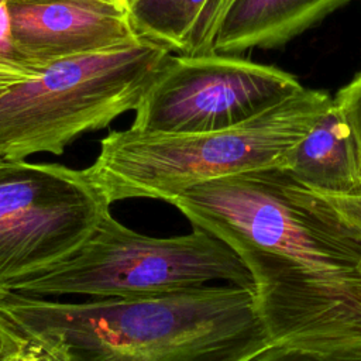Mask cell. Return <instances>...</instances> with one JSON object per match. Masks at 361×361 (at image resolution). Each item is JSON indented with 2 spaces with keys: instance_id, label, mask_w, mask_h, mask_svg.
<instances>
[{
  "instance_id": "6da1fadb",
  "label": "cell",
  "mask_w": 361,
  "mask_h": 361,
  "mask_svg": "<svg viewBox=\"0 0 361 361\" xmlns=\"http://www.w3.org/2000/svg\"><path fill=\"white\" fill-rule=\"evenodd\" d=\"M241 259L272 343L361 344V230L281 169L192 185L168 202Z\"/></svg>"
},
{
  "instance_id": "7a4b0ae2",
  "label": "cell",
  "mask_w": 361,
  "mask_h": 361,
  "mask_svg": "<svg viewBox=\"0 0 361 361\" xmlns=\"http://www.w3.org/2000/svg\"><path fill=\"white\" fill-rule=\"evenodd\" d=\"M0 316L48 361H244L271 343L252 288L63 302L0 295Z\"/></svg>"
},
{
  "instance_id": "3957f363",
  "label": "cell",
  "mask_w": 361,
  "mask_h": 361,
  "mask_svg": "<svg viewBox=\"0 0 361 361\" xmlns=\"http://www.w3.org/2000/svg\"><path fill=\"white\" fill-rule=\"evenodd\" d=\"M333 97L302 89L285 102L235 126L206 133L110 131L85 168L110 204L126 199L169 202L203 180L254 171L282 169Z\"/></svg>"
},
{
  "instance_id": "277c9868",
  "label": "cell",
  "mask_w": 361,
  "mask_h": 361,
  "mask_svg": "<svg viewBox=\"0 0 361 361\" xmlns=\"http://www.w3.org/2000/svg\"><path fill=\"white\" fill-rule=\"evenodd\" d=\"M171 54L138 35L48 63L0 96V152L10 161L39 152L62 155L80 135L134 111Z\"/></svg>"
},
{
  "instance_id": "5b68a950",
  "label": "cell",
  "mask_w": 361,
  "mask_h": 361,
  "mask_svg": "<svg viewBox=\"0 0 361 361\" xmlns=\"http://www.w3.org/2000/svg\"><path fill=\"white\" fill-rule=\"evenodd\" d=\"M226 282L254 288L250 272L223 241L193 227L189 234L151 237L109 212L72 255L8 286L7 292L87 299L145 298Z\"/></svg>"
},
{
  "instance_id": "8992f818",
  "label": "cell",
  "mask_w": 361,
  "mask_h": 361,
  "mask_svg": "<svg viewBox=\"0 0 361 361\" xmlns=\"http://www.w3.org/2000/svg\"><path fill=\"white\" fill-rule=\"evenodd\" d=\"M85 169L54 162L0 165V295L72 255L110 212Z\"/></svg>"
},
{
  "instance_id": "52a82bcc",
  "label": "cell",
  "mask_w": 361,
  "mask_h": 361,
  "mask_svg": "<svg viewBox=\"0 0 361 361\" xmlns=\"http://www.w3.org/2000/svg\"><path fill=\"white\" fill-rule=\"evenodd\" d=\"M302 89L293 75L237 55L171 54L140 99L130 128L145 133L221 130Z\"/></svg>"
},
{
  "instance_id": "ba28073f",
  "label": "cell",
  "mask_w": 361,
  "mask_h": 361,
  "mask_svg": "<svg viewBox=\"0 0 361 361\" xmlns=\"http://www.w3.org/2000/svg\"><path fill=\"white\" fill-rule=\"evenodd\" d=\"M10 14L17 49L39 69L141 35L128 10L89 0H11Z\"/></svg>"
},
{
  "instance_id": "9c48e42d",
  "label": "cell",
  "mask_w": 361,
  "mask_h": 361,
  "mask_svg": "<svg viewBox=\"0 0 361 361\" xmlns=\"http://www.w3.org/2000/svg\"><path fill=\"white\" fill-rule=\"evenodd\" d=\"M351 0H233L213 52L237 55L288 44Z\"/></svg>"
},
{
  "instance_id": "30bf717a",
  "label": "cell",
  "mask_w": 361,
  "mask_h": 361,
  "mask_svg": "<svg viewBox=\"0 0 361 361\" xmlns=\"http://www.w3.org/2000/svg\"><path fill=\"white\" fill-rule=\"evenodd\" d=\"M281 171L309 189L327 193H345L361 186L354 135L334 99L307 135L288 154Z\"/></svg>"
},
{
  "instance_id": "8fae6325",
  "label": "cell",
  "mask_w": 361,
  "mask_h": 361,
  "mask_svg": "<svg viewBox=\"0 0 361 361\" xmlns=\"http://www.w3.org/2000/svg\"><path fill=\"white\" fill-rule=\"evenodd\" d=\"M233 0H157L135 27L172 54H213L221 20Z\"/></svg>"
},
{
  "instance_id": "7c38bea8",
  "label": "cell",
  "mask_w": 361,
  "mask_h": 361,
  "mask_svg": "<svg viewBox=\"0 0 361 361\" xmlns=\"http://www.w3.org/2000/svg\"><path fill=\"white\" fill-rule=\"evenodd\" d=\"M10 4L11 0H0V96L41 71L28 62L17 49Z\"/></svg>"
},
{
  "instance_id": "4fadbf2b",
  "label": "cell",
  "mask_w": 361,
  "mask_h": 361,
  "mask_svg": "<svg viewBox=\"0 0 361 361\" xmlns=\"http://www.w3.org/2000/svg\"><path fill=\"white\" fill-rule=\"evenodd\" d=\"M244 361H361V344L317 350L271 341Z\"/></svg>"
},
{
  "instance_id": "5bb4252c",
  "label": "cell",
  "mask_w": 361,
  "mask_h": 361,
  "mask_svg": "<svg viewBox=\"0 0 361 361\" xmlns=\"http://www.w3.org/2000/svg\"><path fill=\"white\" fill-rule=\"evenodd\" d=\"M334 102L343 110L351 127L361 164V72L355 75L348 85L338 90Z\"/></svg>"
},
{
  "instance_id": "9a60e30c",
  "label": "cell",
  "mask_w": 361,
  "mask_h": 361,
  "mask_svg": "<svg viewBox=\"0 0 361 361\" xmlns=\"http://www.w3.org/2000/svg\"><path fill=\"white\" fill-rule=\"evenodd\" d=\"M314 192L319 193L329 204H331L345 220L361 230V186L345 193Z\"/></svg>"
},
{
  "instance_id": "2e32d148",
  "label": "cell",
  "mask_w": 361,
  "mask_h": 361,
  "mask_svg": "<svg viewBox=\"0 0 361 361\" xmlns=\"http://www.w3.org/2000/svg\"><path fill=\"white\" fill-rule=\"evenodd\" d=\"M28 341L0 316V361H18Z\"/></svg>"
},
{
  "instance_id": "e0dca14e",
  "label": "cell",
  "mask_w": 361,
  "mask_h": 361,
  "mask_svg": "<svg viewBox=\"0 0 361 361\" xmlns=\"http://www.w3.org/2000/svg\"><path fill=\"white\" fill-rule=\"evenodd\" d=\"M157 0H133L131 6V16L134 18V23L138 17H141Z\"/></svg>"
},
{
  "instance_id": "ac0fdd59",
  "label": "cell",
  "mask_w": 361,
  "mask_h": 361,
  "mask_svg": "<svg viewBox=\"0 0 361 361\" xmlns=\"http://www.w3.org/2000/svg\"><path fill=\"white\" fill-rule=\"evenodd\" d=\"M89 1H96V3H103V4L126 8L130 13H131V6H133V0H89Z\"/></svg>"
},
{
  "instance_id": "d6986e66",
  "label": "cell",
  "mask_w": 361,
  "mask_h": 361,
  "mask_svg": "<svg viewBox=\"0 0 361 361\" xmlns=\"http://www.w3.org/2000/svg\"><path fill=\"white\" fill-rule=\"evenodd\" d=\"M6 161H7V158H6V157H4V155L0 152V165H1L3 162H6Z\"/></svg>"
}]
</instances>
